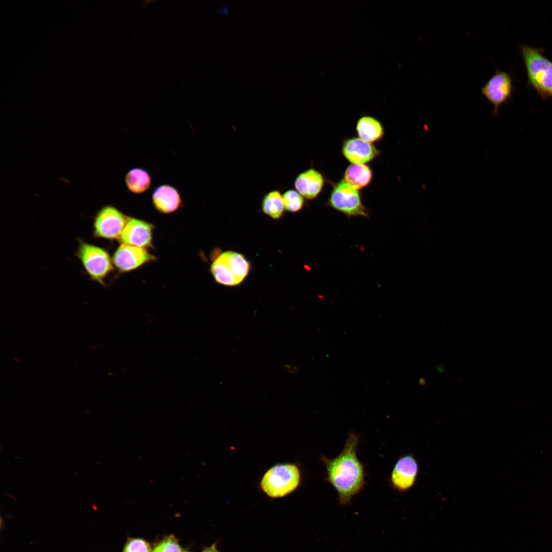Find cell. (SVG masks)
<instances>
[{"mask_svg":"<svg viewBox=\"0 0 552 552\" xmlns=\"http://www.w3.org/2000/svg\"><path fill=\"white\" fill-rule=\"evenodd\" d=\"M372 177V171L364 164H352L346 169L344 181L350 186L358 190L367 186Z\"/></svg>","mask_w":552,"mask_h":552,"instance_id":"cell-17","label":"cell"},{"mask_svg":"<svg viewBox=\"0 0 552 552\" xmlns=\"http://www.w3.org/2000/svg\"><path fill=\"white\" fill-rule=\"evenodd\" d=\"M155 260L146 248L122 243L113 254L112 262L120 271L125 272Z\"/></svg>","mask_w":552,"mask_h":552,"instance_id":"cell-10","label":"cell"},{"mask_svg":"<svg viewBox=\"0 0 552 552\" xmlns=\"http://www.w3.org/2000/svg\"><path fill=\"white\" fill-rule=\"evenodd\" d=\"M342 153L351 163L363 164L374 159L378 151L371 143L360 138H353L344 142Z\"/></svg>","mask_w":552,"mask_h":552,"instance_id":"cell-12","label":"cell"},{"mask_svg":"<svg viewBox=\"0 0 552 552\" xmlns=\"http://www.w3.org/2000/svg\"><path fill=\"white\" fill-rule=\"evenodd\" d=\"M129 219L115 207L106 205L95 217L94 236L108 240L120 239Z\"/></svg>","mask_w":552,"mask_h":552,"instance_id":"cell-8","label":"cell"},{"mask_svg":"<svg viewBox=\"0 0 552 552\" xmlns=\"http://www.w3.org/2000/svg\"><path fill=\"white\" fill-rule=\"evenodd\" d=\"M329 205L349 217H367V212L363 206L357 190L349 185L344 180L336 184L329 200Z\"/></svg>","mask_w":552,"mask_h":552,"instance_id":"cell-7","label":"cell"},{"mask_svg":"<svg viewBox=\"0 0 552 552\" xmlns=\"http://www.w3.org/2000/svg\"><path fill=\"white\" fill-rule=\"evenodd\" d=\"M285 367H286V369L287 370V371L288 372H291V373H292V372H293V373L296 372V371L298 370L297 367H296L295 366L294 367V366H291L290 365H287V364L286 365Z\"/></svg>","mask_w":552,"mask_h":552,"instance_id":"cell-23","label":"cell"},{"mask_svg":"<svg viewBox=\"0 0 552 552\" xmlns=\"http://www.w3.org/2000/svg\"><path fill=\"white\" fill-rule=\"evenodd\" d=\"M261 209L265 214L271 218H281L285 210L282 194L278 190L268 192L262 199Z\"/></svg>","mask_w":552,"mask_h":552,"instance_id":"cell-18","label":"cell"},{"mask_svg":"<svg viewBox=\"0 0 552 552\" xmlns=\"http://www.w3.org/2000/svg\"><path fill=\"white\" fill-rule=\"evenodd\" d=\"M360 442L358 434L351 432L342 451L330 459L323 455L321 459L326 470V481L336 491L339 504H348L362 490L365 484V471L357 456Z\"/></svg>","mask_w":552,"mask_h":552,"instance_id":"cell-1","label":"cell"},{"mask_svg":"<svg viewBox=\"0 0 552 552\" xmlns=\"http://www.w3.org/2000/svg\"><path fill=\"white\" fill-rule=\"evenodd\" d=\"M125 182L130 192L141 194L150 188L152 179L147 170L141 168H134L127 173Z\"/></svg>","mask_w":552,"mask_h":552,"instance_id":"cell-16","label":"cell"},{"mask_svg":"<svg viewBox=\"0 0 552 552\" xmlns=\"http://www.w3.org/2000/svg\"><path fill=\"white\" fill-rule=\"evenodd\" d=\"M152 201L155 208L160 213L170 214L176 211L182 204L178 191L170 185H161L154 191Z\"/></svg>","mask_w":552,"mask_h":552,"instance_id":"cell-13","label":"cell"},{"mask_svg":"<svg viewBox=\"0 0 552 552\" xmlns=\"http://www.w3.org/2000/svg\"><path fill=\"white\" fill-rule=\"evenodd\" d=\"M201 552H219L216 548V544H213L210 547H207Z\"/></svg>","mask_w":552,"mask_h":552,"instance_id":"cell-22","label":"cell"},{"mask_svg":"<svg viewBox=\"0 0 552 552\" xmlns=\"http://www.w3.org/2000/svg\"><path fill=\"white\" fill-rule=\"evenodd\" d=\"M152 552H189L182 547L177 540L173 535H170L162 540L154 547Z\"/></svg>","mask_w":552,"mask_h":552,"instance_id":"cell-20","label":"cell"},{"mask_svg":"<svg viewBox=\"0 0 552 552\" xmlns=\"http://www.w3.org/2000/svg\"><path fill=\"white\" fill-rule=\"evenodd\" d=\"M356 130L360 139L370 143L380 140L384 134L381 123L370 116H363L358 120Z\"/></svg>","mask_w":552,"mask_h":552,"instance_id":"cell-15","label":"cell"},{"mask_svg":"<svg viewBox=\"0 0 552 552\" xmlns=\"http://www.w3.org/2000/svg\"><path fill=\"white\" fill-rule=\"evenodd\" d=\"M123 552H151V547L144 540L131 539L128 540Z\"/></svg>","mask_w":552,"mask_h":552,"instance_id":"cell-21","label":"cell"},{"mask_svg":"<svg viewBox=\"0 0 552 552\" xmlns=\"http://www.w3.org/2000/svg\"><path fill=\"white\" fill-rule=\"evenodd\" d=\"M250 267V263L244 255L236 251H226L213 261L210 269L218 283L235 286L246 278Z\"/></svg>","mask_w":552,"mask_h":552,"instance_id":"cell-3","label":"cell"},{"mask_svg":"<svg viewBox=\"0 0 552 552\" xmlns=\"http://www.w3.org/2000/svg\"><path fill=\"white\" fill-rule=\"evenodd\" d=\"M419 470L418 461L412 454L402 456L396 462L391 472L392 486L399 492L409 490L416 482Z\"/></svg>","mask_w":552,"mask_h":552,"instance_id":"cell-9","label":"cell"},{"mask_svg":"<svg viewBox=\"0 0 552 552\" xmlns=\"http://www.w3.org/2000/svg\"><path fill=\"white\" fill-rule=\"evenodd\" d=\"M300 480L301 474L296 466L278 465L265 474L261 481V488L271 497H281L296 489Z\"/></svg>","mask_w":552,"mask_h":552,"instance_id":"cell-4","label":"cell"},{"mask_svg":"<svg viewBox=\"0 0 552 552\" xmlns=\"http://www.w3.org/2000/svg\"><path fill=\"white\" fill-rule=\"evenodd\" d=\"M419 382H420V384L421 385H422V384H423V382H425V380H424V379H423V378H421V379H420V380H419Z\"/></svg>","mask_w":552,"mask_h":552,"instance_id":"cell-24","label":"cell"},{"mask_svg":"<svg viewBox=\"0 0 552 552\" xmlns=\"http://www.w3.org/2000/svg\"><path fill=\"white\" fill-rule=\"evenodd\" d=\"M513 91L511 75L499 69H496L494 74L481 86L482 95L493 106V116L498 114L500 106L511 100Z\"/></svg>","mask_w":552,"mask_h":552,"instance_id":"cell-6","label":"cell"},{"mask_svg":"<svg viewBox=\"0 0 552 552\" xmlns=\"http://www.w3.org/2000/svg\"><path fill=\"white\" fill-rule=\"evenodd\" d=\"M324 182L321 174L317 170L310 168L300 173L296 177L294 186L304 198L312 200L315 198L321 192Z\"/></svg>","mask_w":552,"mask_h":552,"instance_id":"cell-14","label":"cell"},{"mask_svg":"<svg viewBox=\"0 0 552 552\" xmlns=\"http://www.w3.org/2000/svg\"><path fill=\"white\" fill-rule=\"evenodd\" d=\"M285 209L291 213H296L302 209L305 201L304 197L296 191L289 189L283 194Z\"/></svg>","mask_w":552,"mask_h":552,"instance_id":"cell-19","label":"cell"},{"mask_svg":"<svg viewBox=\"0 0 552 552\" xmlns=\"http://www.w3.org/2000/svg\"><path fill=\"white\" fill-rule=\"evenodd\" d=\"M153 229L147 222L129 218L119 239L122 243L146 248L152 245Z\"/></svg>","mask_w":552,"mask_h":552,"instance_id":"cell-11","label":"cell"},{"mask_svg":"<svg viewBox=\"0 0 552 552\" xmlns=\"http://www.w3.org/2000/svg\"><path fill=\"white\" fill-rule=\"evenodd\" d=\"M77 255L89 278L103 285L105 279L113 269L112 260L107 251L80 241Z\"/></svg>","mask_w":552,"mask_h":552,"instance_id":"cell-5","label":"cell"},{"mask_svg":"<svg viewBox=\"0 0 552 552\" xmlns=\"http://www.w3.org/2000/svg\"><path fill=\"white\" fill-rule=\"evenodd\" d=\"M527 77V86L536 91L541 98L552 99V61L543 55L542 48L525 44L520 46Z\"/></svg>","mask_w":552,"mask_h":552,"instance_id":"cell-2","label":"cell"}]
</instances>
